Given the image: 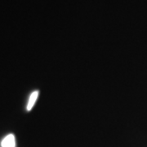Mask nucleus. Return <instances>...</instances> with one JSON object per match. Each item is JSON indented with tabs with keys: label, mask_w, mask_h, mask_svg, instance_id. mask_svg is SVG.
<instances>
[{
	"label": "nucleus",
	"mask_w": 147,
	"mask_h": 147,
	"mask_svg": "<svg viewBox=\"0 0 147 147\" xmlns=\"http://www.w3.org/2000/svg\"><path fill=\"white\" fill-rule=\"evenodd\" d=\"M2 147H16L15 136L13 134H9L6 136L1 142Z\"/></svg>",
	"instance_id": "nucleus-1"
},
{
	"label": "nucleus",
	"mask_w": 147,
	"mask_h": 147,
	"mask_svg": "<svg viewBox=\"0 0 147 147\" xmlns=\"http://www.w3.org/2000/svg\"><path fill=\"white\" fill-rule=\"evenodd\" d=\"M38 91H34V92H32V94L30 96V100L28 102V105H27V110L28 111H30L31 109L34 107V105L36 102L37 98H38Z\"/></svg>",
	"instance_id": "nucleus-2"
}]
</instances>
